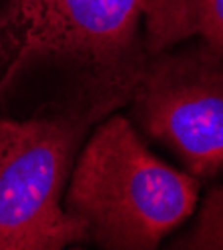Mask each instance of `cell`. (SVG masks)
<instances>
[{
	"label": "cell",
	"mask_w": 223,
	"mask_h": 250,
	"mask_svg": "<svg viewBox=\"0 0 223 250\" xmlns=\"http://www.w3.org/2000/svg\"><path fill=\"white\" fill-rule=\"evenodd\" d=\"M197 180L147 150L125 116H111L80 154L65 200L87 240L115 250L155 248L197 202Z\"/></svg>",
	"instance_id": "cell-1"
},
{
	"label": "cell",
	"mask_w": 223,
	"mask_h": 250,
	"mask_svg": "<svg viewBox=\"0 0 223 250\" xmlns=\"http://www.w3.org/2000/svg\"><path fill=\"white\" fill-rule=\"evenodd\" d=\"M147 0H6L0 14V96L38 60H67L95 90L131 98L149 52L139 42Z\"/></svg>",
	"instance_id": "cell-2"
},
{
	"label": "cell",
	"mask_w": 223,
	"mask_h": 250,
	"mask_svg": "<svg viewBox=\"0 0 223 250\" xmlns=\"http://www.w3.org/2000/svg\"><path fill=\"white\" fill-rule=\"evenodd\" d=\"M12 122L0 146V250H58L87 242L85 228L63 206V188L85 118Z\"/></svg>",
	"instance_id": "cell-3"
},
{
	"label": "cell",
	"mask_w": 223,
	"mask_h": 250,
	"mask_svg": "<svg viewBox=\"0 0 223 250\" xmlns=\"http://www.w3.org/2000/svg\"><path fill=\"white\" fill-rule=\"evenodd\" d=\"M131 98L139 126L191 174L223 172V56L203 42L149 54Z\"/></svg>",
	"instance_id": "cell-4"
},
{
	"label": "cell",
	"mask_w": 223,
	"mask_h": 250,
	"mask_svg": "<svg viewBox=\"0 0 223 250\" xmlns=\"http://www.w3.org/2000/svg\"><path fill=\"white\" fill-rule=\"evenodd\" d=\"M145 48L149 54L169 50L185 38L223 56V0H147Z\"/></svg>",
	"instance_id": "cell-5"
},
{
	"label": "cell",
	"mask_w": 223,
	"mask_h": 250,
	"mask_svg": "<svg viewBox=\"0 0 223 250\" xmlns=\"http://www.w3.org/2000/svg\"><path fill=\"white\" fill-rule=\"evenodd\" d=\"M173 246L223 250V186H217L207 194L191 232L175 240Z\"/></svg>",
	"instance_id": "cell-6"
},
{
	"label": "cell",
	"mask_w": 223,
	"mask_h": 250,
	"mask_svg": "<svg viewBox=\"0 0 223 250\" xmlns=\"http://www.w3.org/2000/svg\"><path fill=\"white\" fill-rule=\"evenodd\" d=\"M10 126H12V120H0V146H2L4 140L8 138Z\"/></svg>",
	"instance_id": "cell-7"
}]
</instances>
